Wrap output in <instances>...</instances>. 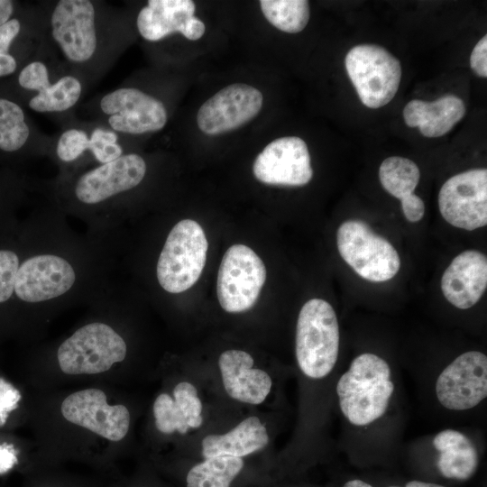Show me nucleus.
Wrapping results in <instances>:
<instances>
[{
  "instance_id": "1",
  "label": "nucleus",
  "mask_w": 487,
  "mask_h": 487,
  "mask_svg": "<svg viewBox=\"0 0 487 487\" xmlns=\"http://www.w3.org/2000/svg\"><path fill=\"white\" fill-rule=\"evenodd\" d=\"M394 391L388 363L377 354L356 356L336 384L341 412L354 426H367L381 418Z\"/></svg>"
},
{
  "instance_id": "2",
  "label": "nucleus",
  "mask_w": 487,
  "mask_h": 487,
  "mask_svg": "<svg viewBox=\"0 0 487 487\" xmlns=\"http://www.w3.org/2000/svg\"><path fill=\"white\" fill-rule=\"evenodd\" d=\"M339 326L333 307L312 299L301 308L296 327L295 351L301 372L323 379L334 369L339 352Z\"/></svg>"
},
{
  "instance_id": "3",
  "label": "nucleus",
  "mask_w": 487,
  "mask_h": 487,
  "mask_svg": "<svg viewBox=\"0 0 487 487\" xmlns=\"http://www.w3.org/2000/svg\"><path fill=\"white\" fill-rule=\"evenodd\" d=\"M207 248L205 232L198 222H178L170 231L157 262L156 275L161 288L173 294L191 288L203 271Z\"/></svg>"
},
{
  "instance_id": "4",
  "label": "nucleus",
  "mask_w": 487,
  "mask_h": 487,
  "mask_svg": "<svg viewBox=\"0 0 487 487\" xmlns=\"http://www.w3.org/2000/svg\"><path fill=\"white\" fill-rule=\"evenodd\" d=\"M127 347L107 324L93 322L76 330L58 349V362L67 374H96L122 362Z\"/></svg>"
},
{
  "instance_id": "5",
  "label": "nucleus",
  "mask_w": 487,
  "mask_h": 487,
  "mask_svg": "<svg viewBox=\"0 0 487 487\" xmlns=\"http://www.w3.org/2000/svg\"><path fill=\"white\" fill-rule=\"evenodd\" d=\"M345 66L365 106L380 108L395 96L401 79V65L384 48L374 44L356 45L347 52Z\"/></svg>"
},
{
  "instance_id": "6",
  "label": "nucleus",
  "mask_w": 487,
  "mask_h": 487,
  "mask_svg": "<svg viewBox=\"0 0 487 487\" xmlns=\"http://www.w3.org/2000/svg\"><path fill=\"white\" fill-rule=\"evenodd\" d=\"M336 244L344 261L364 280L386 281L400 270V260L396 249L362 220L342 223L337 229Z\"/></svg>"
},
{
  "instance_id": "7",
  "label": "nucleus",
  "mask_w": 487,
  "mask_h": 487,
  "mask_svg": "<svg viewBox=\"0 0 487 487\" xmlns=\"http://www.w3.org/2000/svg\"><path fill=\"white\" fill-rule=\"evenodd\" d=\"M50 28L52 40L69 62L82 65L96 57L102 32L92 1H58L51 14Z\"/></svg>"
},
{
  "instance_id": "8",
  "label": "nucleus",
  "mask_w": 487,
  "mask_h": 487,
  "mask_svg": "<svg viewBox=\"0 0 487 487\" xmlns=\"http://www.w3.org/2000/svg\"><path fill=\"white\" fill-rule=\"evenodd\" d=\"M266 280V268L250 247L234 244L218 270L216 292L220 306L230 313L244 312L256 303Z\"/></svg>"
},
{
  "instance_id": "9",
  "label": "nucleus",
  "mask_w": 487,
  "mask_h": 487,
  "mask_svg": "<svg viewBox=\"0 0 487 487\" xmlns=\"http://www.w3.org/2000/svg\"><path fill=\"white\" fill-rule=\"evenodd\" d=\"M438 208L453 226L474 230L487 224V170L473 169L448 179L438 193Z\"/></svg>"
},
{
  "instance_id": "10",
  "label": "nucleus",
  "mask_w": 487,
  "mask_h": 487,
  "mask_svg": "<svg viewBox=\"0 0 487 487\" xmlns=\"http://www.w3.org/2000/svg\"><path fill=\"white\" fill-rule=\"evenodd\" d=\"M99 108L115 133L157 132L168 120L164 104L135 87H120L106 93L99 101Z\"/></svg>"
},
{
  "instance_id": "11",
  "label": "nucleus",
  "mask_w": 487,
  "mask_h": 487,
  "mask_svg": "<svg viewBox=\"0 0 487 487\" xmlns=\"http://www.w3.org/2000/svg\"><path fill=\"white\" fill-rule=\"evenodd\" d=\"M436 395L450 410L474 408L487 396V356L468 351L454 359L438 375Z\"/></svg>"
},
{
  "instance_id": "12",
  "label": "nucleus",
  "mask_w": 487,
  "mask_h": 487,
  "mask_svg": "<svg viewBox=\"0 0 487 487\" xmlns=\"http://www.w3.org/2000/svg\"><path fill=\"white\" fill-rule=\"evenodd\" d=\"M76 280L77 271L68 259L41 253L20 263L14 293L23 302H44L69 292Z\"/></svg>"
},
{
  "instance_id": "13",
  "label": "nucleus",
  "mask_w": 487,
  "mask_h": 487,
  "mask_svg": "<svg viewBox=\"0 0 487 487\" xmlns=\"http://www.w3.org/2000/svg\"><path fill=\"white\" fill-rule=\"evenodd\" d=\"M146 170V162L142 156L123 154L84 172L76 180L73 193L80 204L97 206L138 186Z\"/></svg>"
},
{
  "instance_id": "14",
  "label": "nucleus",
  "mask_w": 487,
  "mask_h": 487,
  "mask_svg": "<svg viewBox=\"0 0 487 487\" xmlns=\"http://www.w3.org/2000/svg\"><path fill=\"white\" fill-rule=\"evenodd\" d=\"M263 96L260 90L244 83L231 84L207 99L198 109L197 123L206 134L234 130L254 118Z\"/></svg>"
},
{
  "instance_id": "15",
  "label": "nucleus",
  "mask_w": 487,
  "mask_h": 487,
  "mask_svg": "<svg viewBox=\"0 0 487 487\" xmlns=\"http://www.w3.org/2000/svg\"><path fill=\"white\" fill-rule=\"evenodd\" d=\"M253 172L259 181L265 184L304 186L313 176L308 148L297 136L276 139L257 155Z\"/></svg>"
},
{
  "instance_id": "16",
  "label": "nucleus",
  "mask_w": 487,
  "mask_h": 487,
  "mask_svg": "<svg viewBox=\"0 0 487 487\" xmlns=\"http://www.w3.org/2000/svg\"><path fill=\"white\" fill-rule=\"evenodd\" d=\"M61 413L69 422L111 441L123 439L130 426V413L124 405L110 406L98 389H86L69 395Z\"/></svg>"
},
{
  "instance_id": "17",
  "label": "nucleus",
  "mask_w": 487,
  "mask_h": 487,
  "mask_svg": "<svg viewBox=\"0 0 487 487\" xmlns=\"http://www.w3.org/2000/svg\"><path fill=\"white\" fill-rule=\"evenodd\" d=\"M18 83L23 88L36 92L28 105L39 113L67 111L77 104L82 94V84L74 76H63L51 84L48 68L41 61L28 63L20 71Z\"/></svg>"
},
{
  "instance_id": "18",
  "label": "nucleus",
  "mask_w": 487,
  "mask_h": 487,
  "mask_svg": "<svg viewBox=\"0 0 487 487\" xmlns=\"http://www.w3.org/2000/svg\"><path fill=\"white\" fill-rule=\"evenodd\" d=\"M486 287L487 258L475 250H467L455 256L441 279L445 298L460 309L475 305Z\"/></svg>"
},
{
  "instance_id": "19",
  "label": "nucleus",
  "mask_w": 487,
  "mask_h": 487,
  "mask_svg": "<svg viewBox=\"0 0 487 487\" xmlns=\"http://www.w3.org/2000/svg\"><path fill=\"white\" fill-rule=\"evenodd\" d=\"M218 366L224 388L232 399L255 405L269 395L272 381L266 372L253 368V359L247 352L225 351Z\"/></svg>"
},
{
  "instance_id": "20",
  "label": "nucleus",
  "mask_w": 487,
  "mask_h": 487,
  "mask_svg": "<svg viewBox=\"0 0 487 487\" xmlns=\"http://www.w3.org/2000/svg\"><path fill=\"white\" fill-rule=\"evenodd\" d=\"M464 114V101L454 95H446L432 102L413 99L403 109L405 124L409 127H418L422 135L428 138L447 133Z\"/></svg>"
},
{
  "instance_id": "21",
  "label": "nucleus",
  "mask_w": 487,
  "mask_h": 487,
  "mask_svg": "<svg viewBox=\"0 0 487 487\" xmlns=\"http://www.w3.org/2000/svg\"><path fill=\"white\" fill-rule=\"evenodd\" d=\"M382 188L401 202L403 214L409 222H418L424 216L425 204L414 194L420 172L417 164L404 157L391 156L385 159L379 169Z\"/></svg>"
},
{
  "instance_id": "22",
  "label": "nucleus",
  "mask_w": 487,
  "mask_h": 487,
  "mask_svg": "<svg viewBox=\"0 0 487 487\" xmlns=\"http://www.w3.org/2000/svg\"><path fill=\"white\" fill-rule=\"evenodd\" d=\"M194 12L191 0H149L137 15L136 26L142 38L157 41L172 33H181Z\"/></svg>"
},
{
  "instance_id": "23",
  "label": "nucleus",
  "mask_w": 487,
  "mask_h": 487,
  "mask_svg": "<svg viewBox=\"0 0 487 487\" xmlns=\"http://www.w3.org/2000/svg\"><path fill=\"white\" fill-rule=\"evenodd\" d=\"M269 443L265 426L257 417H249L222 435H208L201 442L205 458L244 457L264 448Z\"/></svg>"
},
{
  "instance_id": "24",
  "label": "nucleus",
  "mask_w": 487,
  "mask_h": 487,
  "mask_svg": "<svg viewBox=\"0 0 487 487\" xmlns=\"http://www.w3.org/2000/svg\"><path fill=\"white\" fill-rule=\"evenodd\" d=\"M438 452L436 462L440 473L447 479L468 480L476 472L477 450L469 437L455 429H445L433 438Z\"/></svg>"
},
{
  "instance_id": "25",
  "label": "nucleus",
  "mask_w": 487,
  "mask_h": 487,
  "mask_svg": "<svg viewBox=\"0 0 487 487\" xmlns=\"http://www.w3.org/2000/svg\"><path fill=\"white\" fill-rule=\"evenodd\" d=\"M244 467V460L215 456L195 464L186 477L187 487H230Z\"/></svg>"
},
{
  "instance_id": "26",
  "label": "nucleus",
  "mask_w": 487,
  "mask_h": 487,
  "mask_svg": "<svg viewBox=\"0 0 487 487\" xmlns=\"http://www.w3.org/2000/svg\"><path fill=\"white\" fill-rule=\"evenodd\" d=\"M259 3L268 22L284 32H299L309 21V4L306 0H261Z\"/></svg>"
},
{
  "instance_id": "27",
  "label": "nucleus",
  "mask_w": 487,
  "mask_h": 487,
  "mask_svg": "<svg viewBox=\"0 0 487 487\" xmlns=\"http://www.w3.org/2000/svg\"><path fill=\"white\" fill-rule=\"evenodd\" d=\"M25 119L18 104L0 98V150L14 152L25 145L31 135Z\"/></svg>"
},
{
  "instance_id": "28",
  "label": "nucleus",
  "mask_w": 487,
  "mask_h": 487,
  "mask_svg": "<svg viewBox=\"0 0 487 487\" xmlns=\"http://www.w3.org/2000/svg\"><path fill=\"white\" fill-rule=\"evenodd\" d=\"M153 415L157 429L163 434L175 431L185 434L190 428L185 416L168 393H161L156 398Z\"/></svg>"
},
{
  "instance_id": "29",
  "label": "nucleus",
  "mask_w": 487,
  "mask_h": 487,
  "mask_svg": "<svg viewBox=\"0 0 487 487\" xmlns=\"http://www.w3.org/2000/svg\"><path fill=\"white\" fill-rule=\"evenodd\" d=\"M95 159L105 164L123 155V149L118 143V135L111 129L95 128L89 136V150Z\"/></svg>"
},
{
  "instance_id": "30",
  "label": "nucleus",
  "mask_w": 487,
  "mask_h": 487,
  "mask_svg": "<svg viewBox=\"0 0 487 487\" xmlns=\"http://www.w3.org/2000/svg\"><path fill=\"white\" fill-rule=\"evenodd\" d=\"M173 400L185 416L189 427L201 426L202 403L196 387L188 381L178 383L173 390Z\"/></svg>"
},
{
  "instance_id": "31",
  "label": "nucleus",
  "mask_w": 487,
  "mask_h": 487,
  "mask_svg": "<svg viewBox=\"0 0 487 487\" xmlns=\"http://www.w3.org/2000/svg\"><path fill=\"white\" fill-rule=\"evenodd\" d=\"M89 150V136L79 128H69L59 137L56 143V155L62 162L69 163L77 161L85 152Z\"/></svg>"
},
{
  "instance_id": "32",
  "label": "nucleus",
  "mask_w": 487,
  "mask_h": 487,
  "mask_svg": "<svg viewBox=\"0 0 487 487\" xmlns=\"http://www.w3.org/2000/svg\"><path fill=\"white\" fill-rule=\"evenodd\" d=\"M19 266L20 259L15 252L0 249V303L7 301L14 294Z\"/></svg>"
},
{
  "instance_id": "33",
  "label": "nucleus",
  "mask_w": 487,
  "mask_h": 487,
  "mask_svg": "<svg viewBox=\"0 0 487 487\" xmlns=\"http://www.w3.org/2000/svg\"><path fill=\"white\" fill-rule=\"evenodd\" d=\"M21 400L19 391L11 383L0 378V427L7 420L8 414L18 407Z\"/></svg>"
},
{
  "instance_id": "34",
  "label": "nucleus",
  "mask_w": 487,
  "mask_h": 487,
  "mask_svg": "<svg viewBox=\"0 0 487 487\" xmlns=\"http://www.w3.org/2000/svg\"><path fill=\"white\" fill-rule=\"evenodd\" d=\"M471 69L481 78L487 77V35L474 46L470 56Z\"/></svg>"
},
{
  "instance_id": "35",
  "label": "nucleus",
  "mask_w": 487,
  "mask_h": 487,
  "mask_svg": "<svg viewBox=\"0 0 487 487\" xmlns=\"http://www.w3.org/2000/svg\"><path fill=\"white\" fill-rule=\"evenodd\" d=\"M21 31V23L13 18L0 25V54H9V50L14 40Z\"/></svg>"
},
{
  "instance_id": "36",
  "label": "nucleus",
  "mask_w": 487,
  "mask_h": 487,
  "mask_svg": "<svg viewBox=\"0 0 487 487\" xmlns=\"http://www.w3.org/2000/svg\"><path fill=\"white\" fill-rule=\"evenodd\" d=\"M17 452L11 444L0 445V474L11 470L17 464Z\"/></svg>"
},
{
  "instance_id": "37",
  "label": "nucleus",
  "mask_w": 487,
  "mask_h": 487,
  "mask_svg": "<svg viewBox=\"0 0 487 487\" xmlns=\"http://www.w3.org/2000/svg\"><path fill=\"white\" fill-rule=\"evenodd\" d=\"M206 26L198 18L191 17L184 26L181 34L190 41L200 39L205 33Z\"/></svg>"
},
{
  "instance_id": "38",
  "label": "nucleus",
  "mask_w": 487,
  "mask_h": 487,
  "mask_svg": "<svg viewBox=\"0 0 487 487\" xmlns=\"http://www.w3.org/2000/svg\"><path fill=\"white\" fill-rule=\"evenodd\" d=\"M17 69V62L14 56L0 54V78L13 74Z\"/></svg>"
},
{
  "instance_id": "39",
  "label": "nucleus",
  "mask_w": 487,
  "mask_h": 487,
  "mask_svg": "<svg viewBox=\"0 0 487 487\" xmlns=\"http://www.w3.org/2000/svg\"><path fill=\"white\" fill-rule=\"evenodd\" d=\"M13 13V2L10 0H0V25L9 21Z\"/></svg>"
},
{
  "instance_id": "40",
  "label": "nucleus",
  "mask_w": 487,
  "mask_h": 487,
  "mask_svg": "<svg viewBox=\"0 0 487 487\" xmlns=\"http://www.w3.org/2000/svg\"><path fill=\"white\" fill-rule=\"evenodd\" d=\"M388 487H400V486L391 485ZM405 487H445V486L435 483V482H422V481H410L405 485Z\"/></svg>"
},
{
  "instance_id": "41",
  "label": "nucleus",
  "mask_w": 487,
  "mask_h": 487,
  "mask_svg": "<svg viewBox=\"0 0 487 487\" xmlns=\"http://www.w3.org/2000/svg\"><path fill=\"white\" fill-rule=\"evenodd\" d=\"M343 487H372L370 483L359 480V479H354L347 481Z\"/></svg>"
}]
</instances>
